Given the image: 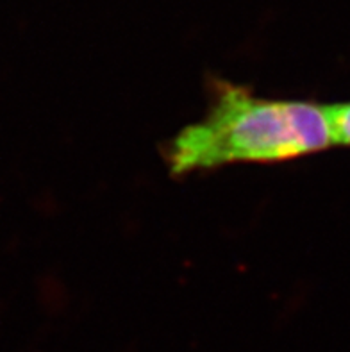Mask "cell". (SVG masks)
<instances>
[{
  "label": "cell",
  "mask_w": 350,
  "mask_h": 352,
  "mask_svg": "<svg viewBox=\"0 0 350 352\" xmlns=\"http://www.w3.org/2000/svg\"><path fill=\"white\" fill-rule=\"evenodd\" d=\"M333 145L325 106L257 97L245 86L217 80L208 113L164 145L173 175L231 163H279Z\"/></svg>",
  "instance_id": "1"
},
{
  "label": "cell",
  "mask_w": 350,
  "mask_h": 352,
  "mask_svg": "<svg viewBox=\"0 0 350 352\" xmlns=\"http://www.w3.org/2000/svg\"><path fill=\"white\" fill-rule=\"evenodd\" d=\"M327 113L333 145H345L350 147V102L325 106Z\"/></svg>",
  "instance_id": "2"
}]
</instances>
